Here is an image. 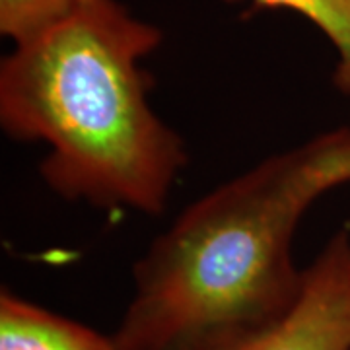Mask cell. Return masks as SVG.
Here are the masks:
<instances>
[{
  "label": "cell",
  "mask_w": 350,
  "mask_h": 350,
  "mask_svg": "<svg viewBox=\"0 0 350 350\" xmlns=\"http://www.w3.org/2000/svg\"><path fill=\"white\" fill-rule=\"evenodd\" d=\"M224 350H350V232L338 230L304 273L294 308Z\"/></svg>",
  "instance_id": "obj_3"
},
{
  "label": "cell",
  "mask_w": 350,
  "mask_h": 350,
  "mask_svg": "<svg viewBox=\"0 0 350 350\" xmlns=\"http://www.w3.org/2000/svg\"><path fill=\"white\" fill-rule=\"evenodd\" d=\"M0 350H119V347L113 337L2 288Z\"/></svg>",
  "instance_id": "obj_4"
},
{
  "label": "cell",
  "mask_w": 350,
  "mask_h": 350,
  "mask_svg": "<svg viewBox=\"0 0 350 350\" xmlns=\"http://www.w3.org/2000/svg\"><path fill=\"white\" fill-rule=\"evenodd\" d=\"M350 185V125L271 154L193 200L133 265L119 350H224L278 323L304 273L294 238Z\"/></svg>",
  "instance_id": "obj_1"
},
{
  "label": "cell",
  "mask_w": 350,
  "mask_h": 350,
  "mask_svg": "<svg viewBox=\"0 0 350 350\" xmlns=\"http://www.w3.org/2000/svg\"><path fill=\"white\" fill-rule=\"evenodd\" d=\"M162 31L117 0H90L0 63V126L41 142L45 185L68 202L158 216L187 165L181 137L154 111L146 59Z\"/></svg>",
  "instance_id": "obj_2"
},
{
  "label": "cell",
  "mask_w": 350,
  "mask_h": 350,
  "mask_svg": "<svg viewBox=\"0 0 350 350\" xmlns=\"http://www.w3.org/2000/svg\"><path fill=\"white\" fill-rule=\"evenodd\" d=\"M90 0H0V33L16 43L38 36Z\"/></svg>",
  "instance_id": "obj_6"
},
{
  "label": "cell",
  "mask_w": 350,
  "mask_h": 350,
  "mask_svg": "<svg viewBox=\"0 0 350 350\" xmlns=\"http://www.w3.org/2000/svg\"><path fill=\"white\" fill-rule=\"evenodd\" d=\"M261 6L300 14L331 43L337 55L333 84L350 100V0H253Z\"/></svg>",
  "instance_id": "obj_5"
}]
</instances>
